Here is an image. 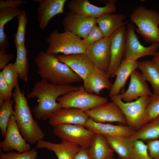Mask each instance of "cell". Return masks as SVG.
I'll return each instance as SVG.
<instances>
[{
	"label": "cell",
	"mask_w": 159,
	"mask_h": 159,
	"mask_svg": "<svg viewBox=\"0 0 159 159\" xmlns=\"http://www.w3.org/2000/svg\"><path fill=\"white\" fill-rule=\"evenodd\" d=\"M14 58L11 54H7L6 49L0 50V69H3L7 63Z\"/></svg>",
	"instance_id": "cell-40"
},
{
	"label": "cell",
	"mask_w": 159,
	"mask_h": 159,
	"mask_svg": "<svg viewBox=\"0 0 159 159\" xmlns=\"http://www.w3.org/2000/svg\"><path fill=\"white\" fill-rule=\"evenodd\" d=\"M131 21L137 26L136 31L147 42L159 43V13L138 6L131 13Z\"/></svg>",
	"instance_id": "cell-4"
},
{
	"label": "cell",
	"mask_w": 159,
	"mask_h": 159,
	"mask_svg": "<svg viewBox=\"0 0 159 159\" xmlns=\"http://www.w3.org/2000/svg\"><path fill=\"white\" fill-rule=\"evenodd\" d=\"M64 31H68L83 39L87 36L96 24V19L77 14L69 11L62 21Z\"/></svg>",
	"instance_id": "cell-15"
},
{
	"label": "cell",
	"mask_w": 159,
	"mask_h": 159,
	"mask_svg": "<svg viewBox=\"0 0 159 159\" xmlns=\"http://www.w3.org/2000/svg\"><path fill=\"white\" fill-rule=\"evenodd\" d=\"M41 148L53 151L58 159H73L81 148L70 142L62 140L59 143H55L40 140L37 143L34 149Z\"/></svg>",
	"instance_id": "cell-21"
},
{
	"label": "cell",
	"mask_w": 159,
	"mask_h": 159,
	"mask_svg": "<svg viewBox=\"0 0 159 159\" xmlns=\"http://www.w3.org/2000/svg\"><path fill=\"white\" fill-rule=\"evenodd\" d=\"M73 159H91L88 152L87 150L81 148L80 150L75 155Z\"/></svg>",
	"instance_id": "cell-42"
},
{
	"label": "cell",
	"mask_w": 159,
	"mask_h": 159,
	"mask_svg": "<svg viewBox=\"0 0 159 159\" xmlns=\"http://www.w3.org/2000/svg\"><path fill=\"white\" fill-rule=\"evenodd\" d=\"M139 62L123 59L115 74L116 80L113 84L108 95L110 97L119 94L126 80L132 72L138 68Z\"/></svg>",
	"instance_id": "cell-24"
},
{
	"label": "cell",
	"mask_w": 159,
	"mask_h": 159,
	"mask_svg": "<svg viewBox=\"0 0 159 159\" xmlns=\"http://www.w3.org/2000/svg\"><path fill=\"white\" fill-rule=\"evenodd\" d=\"M127 26L125 49L123 59L136 61L142 57L154 56L159 48V43H153L149 47H144L138 39L133 24L128 23Z\"/></svg>",
	"instance_id": "cell-9"
},
{
	"label": "cell",
	"mask_w": 159,
	"mask_h": 159,
	"mask_svg": "<svg viewBox=\"0 0 159 159\" xmlns=\"http://www.w3.org/2000/svg\"><path fill=\"white\" fill-rule=\"evenodd\" d=\"M57 101L61 108H74L85 111L108 102L106 97L89 93L83 86L59 97Z\"/></svg>",
	"instance_id": "cell-6"
},
{
	"label": "cell",
	"mask_w": 159,
	"mask_h": 159,
	"mask_svg": "<svg viewBox=\"0 0 159 159\" xmlns=\"http://www.w3.org/2000/svg\"><path fill=\"white\" fill-rule=\"evenodd\" d=\"M130 159H153L149 156L147 146L143 141L138 140L135 141L133 151Z\"/></svg>",
	"instance_id": "cell-36"
},
{
	"label": "cell",
	"mask_w": 159,
	"mask_h": 159,
	"mask_svg": "<svg viewBox=\"0 0 159 159\" xmlns=\"http://www.w3.org/2000/svg\"><path fill=\"white\" fill-rule=\"evenodd\" d=\"M158 115L159 95L152 93L149 96L145 112L143 124L149 122Z\"/></svg>",
	"instance_id": "cell-32"
},
{
	"label": "cell",
	"mask_w": 159,
	"mask_h": 159,
	"mask_svg": "<svg viewBox=\"0 0 159 159\" xmlns=\"http://www.w3.org/2000/svg\"><path fill=\"white\" fill-rule=\"evenodd\" d=\"M1 72L6 81L12 90L19 84V77L14 64H9Z\"/></svg>",
	"instance_id": "cell-35"
},
{
	"label": "cell",
	"mask_w": 159,
	"mask_h": 159,
	"mask_svg": "<svg viewBox=\"0 0 159 159\" xmlns=\"http://www.w3.org/2000/svg\"><path fill=\"white\" fill-rule=\"evenodd\" d=\"M138 68L145 80L151 85L154 93L159 95V65L153 60H145L139 62Z\"/></svg>",
	"instance_id": "cell-27"
},
{
	"label": "cell",
	"mask_w": 159,
	"mask_h": 159,
	"mask_svg": "<svg viewBox=\"0 0 159 159\" xmlns=\"http://www.w3.org/2000/svg\"><path fill=\"white\" fill-rule=\"evenodd\" d=\"M134 141L155 140L159 138V115L144 124L132 136Z\"/></svg>",
	"instance_id": "cell-29"
},
{
	"label": "cell",
	"mask_w": 159,
	"mask_h": 159,
	"mask_svg": "<svg viewBox=\"0 0 159 159\" xmlns=\"http://www.w3.org/2000/svg\"><path fill=\"white\" fill-rule=\"evenodd\" d=\"M126 38L125 26L118 29L109 37L111 60L107 73L110 78L115 75L121 64L125 52Z\"/></svg>",
	"instance_id": "cell-10"
},
{
	"label": "cell",
	"mask_w": 159,
	"mask_h": 159,
	"mask_svg": "<svg viewBox=\"0 0 159 159\" xmlns=\"http://www.w3.org/2000/svg\"><path fill=\"white\" fill-rule=\"evenodd\" d=\"M109 38L104 37L94 44L86 47L85 53L95 67L107 72L111 60Z\"/></svg>",
	"instance_id": "cell-13"
},
{
	"label": "cell",
	"mask_w": 159,
	"mask_h": 159,
	"mask_svg": "<svg viewBox=\"0 0 159 159\" xmlns=\"http://www.w3.org/2000/svg\"><path fill=\"white\" fill-rule=\"evenodd\" d=\"M4 140L0 142V149L4 152L15 150L19 153L31 150V146L20 132L14 115L10 117Z\"/></svg>",
	"instance_id": "cell-11"
},
{
	"label": "cell",
	"mask_w": 159,
	"mask_h": 159,
	"mask_svg": "<svg viewBox=\"0 0 159 159\" xmlns=\"http://www.w3.org/2000/svg\"><path fill=\"white\" fill-rule=\"evenodd\" d=\"M116 0H109L104 6L92 4L87 0H72L68 3L67 9L70 11L84 16L96 19L107 13H115L116 11Z\"/></svg>",
	"instance_id": "cell-14"
},
{
	"label": "cell",
	"mask_w": 159,
	"mask_h": 159,
	"mask_svg": "<svg viewBox=\"0 0 159 159\" xmlns=\"http://www.w3.org/2000/svg\"><path fill=\"white\" fill-rule=\"evenodd\" d=\"M14 103V100L11 99L6 100L0 105V128L2 137L5 136L10 117L14 115L13 105Z\"/></svg>",
	"instance_id": "cell-31"
},
{
	"label": "cell",
	"mask_w": 159,
	"mask_h": 159,
	"mask_svg": "<svg viewBox=\"0 0 159 159\" xmlns=\"http://www.w3.org/2000/svg\"><path fill=\"white\" fill-rule=\"evenodd\" d=\"M91 159H113L114 151L104 135L95 134L92 142L87 149Z\"/></svg>",
	"instance_id": "cell-26"
},
{
	"label": "cell",
	"mask_w": 159,
	"mask_h": 159,
	"mask_svg": "<svg viewBox=\"0 0 159 159\" xmlns=\"http://www.w3.org/2000/svg\"><path fill=\"white\" fill-rule=\"evenodd\" d=\"M22 10L18 7H4L0 8V50L6 49L9 46L4 27L8 22L21 13Z\"/></svg>",
	"instance_id": "cell-28"
},
{
	"label": "cell",
	"mask_w": 159,
	"mask_h": 159,
	"mask_svg": "<svg viewBox=\"0 0 159 159\" xmlns=\"http://www.w3.org/2000/svg\"><path fill=\"white\" fill-rule=\"evenodd\" d=\"M125 18L122 14L107 13L96 18V22L104 37L109 38L118 29L128 24L124 21Z\"/></svg>",
	"instance_id": "cell-23"
},
{
	"label": "cell",
	"mask_w": 159,
	"mask_h": 159,
	"mask_svg": "<svg viewBox=\"0 0 159 159\" xmlns=\"http://www.w3.org/2000/svg\"><path fill=\"white\" fill-rule=\"evenodd\" d=\"M106 72L96 68L84 80L83 86L89 93L100 95L103 89L110 90L113 84L110 82Z\"/></svg>",
	"instance_id": "cell-22"
},
{
	"label": "cell",
	"mask_w": 159,
	"mask_h": 159,
	"mask_svg": "<svg viewBox=\"0 0 159 159\" xmlns=\"http://www.w3.org/2000/svg\"><path fill=\"white\" fill-rule=\"evenodd\" d=\"M57 57L59 61L68 65L83 80L96 68L86 53L57 54Z\"/></svg>",
	"instance_id": "cell-16"
},
{
	"label": "cell",
	"mask_w": 159,
	"mask_h": 159,
	"mask_svg": "<svg viewBox=\"0 0 159 159\" xmlns=\"http://www.w3.org/2000/svg\"><path fill=\"white\" fill-rule=\"evenodd\" d=\"M18 27L15 34L14 42L16 46L25 44V30L27 20L25 11L22 10L21 13L17 17Z\"/></svg>",
	"instance_id": "cell-33"
},
{
	"label": "cell",
	"mask_w": 159,
	"mask_h": 159,
	"mask_svg": "<svg viewBox=\"0 0 159 159\" xmlns=\"http://www.w3.org/2000/svg\"><path fill=\"white\" fill-rule=\"evenodd\" d=\"M146 145L150 156L153 159H159V139L150 140Z\"/></svg>",
	"instance_id": "cell-39"
},
{
	"label": "cell",
	"mask_w": 159,
	"mask_h": 159,
	"mask_svg": "<svg viewBox=\"0 0 159 159\" xmlns=\"http://www.w3.org/2000/svg\"><path fill=\"white\" fill-rule=\"evenodd\" d=\"M57 55L41 50L34 59L37 73L42 80L60 86L82 82L81 77L68 65L59 61Z\"/></svg>",
	"instance_id": "cell-2"
},
{
	"label": "cell",
	"mask_w": 159,
	"mask_h": 159,
	"mask_svg": "<svg viewBox=\"0 0 159 159\" xmlns=\"http://www.w3.org/2000/svg\"><path fill=\"white\" fill-rule=\"evenodd\" d=\"M15 101L14 116L20 132L30 144H34L45 137L44 133L33 118L24 90L22 92L19 84L12 94Z\"/></svg>",
	"instance_id": "cell-3"
},
{
	"label": "cell",
	"mask_w": 159,
	"mask_h": 159,
	"mask_svg": "<svg viewBox=\"0 0 159 159\" xmlns=\"http://www.w3.org/2000/svg\"><path fill=\"white\" fill-rule=\"evenodd\" d=\"M154 56L152 60L159 65V52H157Z\"/></svg>",
	"instance_id": "cell-43"
},
{
	"label": "cell",
	"mask_w": 159,
	"mask_h": 159,
	"mask_svg": "<svg viewBox=\"0 0 159 159\" xmlns=\"http://www.w3.org/2000/svg\"><path fill=\"white\" fill-rule=\"evenodd\" d=\"M39 3L37 9L38 20L40 28L43 30L54 16L64 13L63 8L66 0H35Z\"/></svg>",
	"instance_id": "cell-18"
},
{
	"label": "cell",
	"mask_w": 159,
	"mask_h": 159,
	"mask_svg": "<svg viewBox=\"0 0 159 159\" xmlns=\"http://www.w3.org/2000/svg\"><path fill=\"white\" fill-rule=\"evenodd\" d=\"M88 118L85 112L80 109L61 108L49 120L48 122L54 127L64 124L84 126Z\"/></svg>",
	"instance_id": "cell-17"
},
{
	"label": "cell",
	"mask_w": 159,
	"mask_h": 159,
	"mask_svg": "<svg viewBox=\"0 0 159 159\" xmlns=\"http://www.w3.org/2000/svg\"><path fill=\"white\" fill-rule=\"evenodd\" d=\"M149 96L139 98L131 102H124L118 95L110 97L112 101L121 109L125 117L127 125L137 131L143 124L144 116Z\"/></svg>",
	"instance_id": "cell-7"
},
{
	"label": "cell",
	"mask_w": 159,
	"mask_h": 159,
	"mask_svg": "<svg viewBox=\"0 0 159 159\" xmlns=\"http://www.w3.org/2000/svg\"><path fill=\"white\" fill-rule=\"evenodd\" d=\"M25 1L21 0H1L0 1V8L4 7H18L26 3Z\"/></svg>",
	"instance_id": "cell-41"
},
{
	"label": "cell",
	"mask_w": 159,
	"mask_h": 159,
	"mask_svg": "<svg viewBox=\"0 0 159 159\" xmlns=\"http://www.w3.org/2000/svg\"><path fill=\"white\" fill-rule=\"evenodd\" d=\"M37 152L33 149L25 152L10 151L4 153L0 149V159H36Z\"/></svg>",
	"instance_id": "cell-34"
},
{
	"label": "cell",
	"mask_w": 159,
	"mask_h": 159,
	"mask_svg": "<svg viewBox=\"0 0 159 159\" xmlns=\"http://www.w3.org/2000/svg\"><path fill=\"white\" fill-rule=\"evenodd\" d=\"M84 126L95 134L104 135L132 136L136 131L127 125L98 123L89 117Z\"/></svg>",
	"instance_id": "cell-20"
},
{
	"label": "cell",
	"mask_w": 159,
	"mask_h": 159,
	"mask_svg": "<svg viewBox=\"0 0 159 159\" xmlns=\"http://www.w3.org/2000/svg\"><path fill=\"white\" fill-rule=\"evenodd\" d=\"M85 112L89 118L97 122H117L127 125L126 119L121 110L112 101L97 106Z\"/></svg>",
	"instance_id": "cell-12"
},
{
	"label": "cell",
	"mask_w": 159,
	"mask_h": 159,
	"mask_svg": "<svg viewBox=\"0 0 159 159\" xmlns=\"http://www.w3.org/2000/svg\"><path fill=\"white\" fill-rule=\"evenodd\" d=\"M104 37L103 34L96 24L93 27L85 38L82 39V44L85 47L92 45Z\"/></svg>",
	"instance_id": "cell-37"
},
{
	"label": "cell",
	"mask_w": 159,
	"mask_h": 159,
	"mask_svg": "<svg viewBox=\"0 0 159 159\" xmlns=\"http://www.w3.org/2000/svg\"><path fill=\"white\" fill-rule=\"evenodd\" d=\"M16 47V57L14 64L19 78L22 80L27 82L29 66L27 57L28 51L25 44L17 45Z\"/></svg>",
	"instance_id": "cell-30"
},
{
	"label": "cell",
	"mask_w": 159,
	"mask_h": 159,
	"mask_svg": "<svg viewBox=\"0 0 159 159\" xmlns=\"http://www.w3.org/2000/svg\"><path fill=\"white\" fill-rule=\"evenodd\" d=\"M53 133L62 140L70 142L87 150L90 146L95 135L83 126L68 124L54 127Z\"/></svg>",
	"instance_id": "cell-8"
},
{
	"label": "cell",
	"mask_w": 159,
	"mask_h": 159,
	"mask_svg": "<svg viewBox=\"0 0 159 159\" xmlns=\"http://www.w3.org/2000/svg\"><path fill=\"white\" fill-rule=\"evenodd\" d=\"M78 36L68 31L59 33L55 29L46 39L48 44L46 52L57 54L59 53L70 55L86 52V47Z\"/></svg>",
	"instance_id": "cell-5"
},
{
	"label": "cell",
	"mask_w": 159,
	"mask_h": 159,
	"mask_svg": "<svg viewBox=\"0 0 159 159\" xmlns=\"http://www.w3.org/2000/svg\"><path fill=\"white\" fill-rule=\"evenodd\" d=\"M80 86L68 85L60 86L54 85L42 80L35 83L27 98H37L38 103L33 107L34 117L40 120H49L61 108L57 99L61 95L79 90Z\"/></svg>",
	"instance_id": "cell-1"
},
{
	"label": "cell",
	"mask_w": 159,
	"mask_h": 159,
	"mask_svg": "<svg viewBox=\"0 0 159 159\" xmlns=\"http://www.w3.org/2000/svg\"><path fill=\"white\" fill-rule=\"evenodd\" d=\"M104 136L111 148L117 154L120 159H130L135 141L132 136Z\"/></svg>",
	"instance_id": "cell-25"
},
{
	"label": "cell",
	"mask_w": 159,
	"mask_h": 159,
	"mask_svg": "<svg viewBox=\"0 0 159 159\" xmlns=\"http://www.w3.org/2000/svg\"><path fill=\"white\" fill-rule=\"evenodd\" d=\"M130 81L127 90L124 93L118 94V96L127 102H132L140 97L152 93L142 74L136 69L130 75Z\"/></svg>",
	"instance_id": "cell-19"
},
{
	"label": "cell",
	"mask_w": 159,
	"mask_h": 159,
	"mask_svg": "<svg viewBox=\"0 0 159 159\" xmlns=\"http://www.w3.org/2000/svg\"><path fill=\"white\" fill-rule=\"evenodd\" d=\"M12 90L6 81L1 71L0 72V105L6 100L11 99Z\"/></svg>",
	"instance_id": "cell-38"
}]
</instances>
